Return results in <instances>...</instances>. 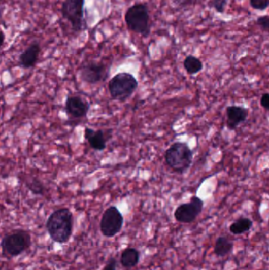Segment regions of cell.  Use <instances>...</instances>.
<instances>
[{"mask_svg":"<svg viewBox=\"0 0 269 270\" xmlns=\"http://www.w3.org/2000/svg\"><path fill=\"white\" fill-rule=\"evenodd\" d=\"M26 187L35 195H43L45 193V186L37 178H32L30 181L26 183Z\"/></svg>","mask_w":269,"mask_h":270,"instance_id":"cell-18","label":"cell"},{"mask_svg":"<svg viewBox=\"0 0 269 270\" xmlns=\"http://www.w3.org/2000/svg\"><path fill=\"white\" fill-rule=\"evenodd\" d=\"M183 66L189 75H197L203 69L201 60L193 55H188L183 62Z\"/></svg>","mask_w":269,"mask_h":270,"instance_id":"cell-17","label":"cell"},{"mask_svg":"<svg viewBox=\"0 0 269 270\" xmlns=\"http://www.w3.org/2000/svg\"><path fill=\"white\" fill-rule=\"evenodd\" d=\"M41 52L39 41H32L18 57V64L21 68L29 69L35 66Z\"/></svg>","mask_w":269,"mask_h":270,"instance_id":"cell-11","label":"cell"},{"mask_svg":"<svg viewBox=\"0 0 269 270\" xmlns=\"http://www.w3.org/2000/svg\"><path fill=\"white\" fill-rule=\"evenodd\" d=\"M90 106L85 99L78 96H71L66 98L65 111L66 115L75 119L85 117L89 112Z\"/></svg>","mask_w":269,"mask_h":270,"instance_id":"cell-10","label":"cell"},{"mask_svg":"<svg viewBox=\"0 0 269 270\" xmlns=\"http://www.w3.org/2000/svg\"><path fill=\"white\" fill-rule=\"evenodd\" d=\"M32 245V237L26 230H14L7 233L1 241L2 252L10 258L18 257L30 248Z\"/></svg>","mask_w":269,"mask_h":270,"instance_id":"cell-4","label":"cell"},{"mask_svg":"<svg viewBox=\"0 0 269 270\" xmlns=\"http://www.w3.org/2000/svg\"><path fill=\"white\" fill-rule=\"evenodd\" d=\"M118 261L115 257H112L107 261L102 270H117Z\"/></svg>","mask_w":269,"mask_h":270,"instance_id":"cell-23","label":"cell"},{"mask_svg":"<svg viewBox=\"0 0 269 270\" xmlns=\"http://www.w3.org/2000/svg\"><path fill=\"white\" fill-rule=\"evenodd\" d=\"M253 227V221L247 217H241L230 224L229 229L233 234L239 235L248 232Z\"/></svg>","mask_w":269,"mask_h":270,"instance_id":"cell-16","label":"cell"},{"mask_svg":"<svg viewBox=\"0 0 269 270\" xmlns=\"http://www.w3.org/2000/svg\"><path fill=\"white\" fill-rule=\"evenodd\" d=\"M85 4V0H63L61 6L62 18L71 24L75 32H82L87 28Z\"/></svg>","mask_w":269,"mask_h":270,"instance_id":"cell-6","label":"cell"},{"mask_svg":"<svg viewBox=\"0 0 269 270\" xmlns=\"http://www.w3.org/2000/svg\"><path fill=\"white\" fill-rule=\"evenodd\" d=\"M204 208L203 200L193 196L189 203L179 205L174 213V217L178 222L182 224H190L197 218Z\"/></svg>","mask_w":269,"mask_h":270,"instance_id":"cell-9","label":"cell"},{"mask_svg":"<svg viewBox=\"0 0 269 270\" xmlns=\"http://www.w3.org/2000/svg\"><path fill=\"white\" fill-rule=\"evenodd\" d=\"M138 87L135 77L127 72L117 74L109 81L108 90L112 99L119 102H126Z\"/></svg>","mask_w":269,"mask_h":270,"instance_id":"cell-5","label":"cell"},{"mask_svg":"<svg viewBox=\"0 0 269 270\" xmlns=\"http://www.w3.org/2000/svg\"><path fill=\"white\" fill-rule=\"evenodd\" d=\"M257 25L262 30L269 32V15L258 17L257 19Z\"/></svg>","mask_w":269,"mask_h":270,"instance_id":"cell-21","label":"cell"},{"mask_svg":"<svg viewBox=\"0 0 269 270\" xmlns=\"http://www.w3.org/2000/svg\"><path fill=\"white\" fill-rule=\"evenodd\" d=\"M228 0H210L209 7H212L216 12L223 13L227 7Z\"/></svg>","mask_w":269,"mask_h":270,"instance_id":"cell-19","label":"cell"},{"mask_svg":"<svg viewBox=\"0 0 269 270\" xmlns=\"http://www.w3.org/2000/svg\"><path fill=\"white\" fill-rule=\"evenodd\" d=\"M234 244L226 237H220L215 243L214 253L219 258L228 255L233 251Z\"/></svg>","mask_w":269,"mask_h":270,"instance_id":"cell-15","label":"cell"},{"mask_svg":"<svg viewBox=\"0 0 269 270\" xmlns=\"http://www.w3.org/2000/svg\"><path fill=\"white\" fill-rule=\"evenodd\" d=\"M166 164L176 173H183L193 163V153L185 142H175L166 149L164 155Z\"/></svg>","mask_w":269,"mask_h":270,"instance_id":"cell-3","label":"cell"},{"mask_svg":"<svg viewBox=\"0 0 269 270\" xmlns=\"http://www.w3.org/2000/svg\"><path fill=\"white\" fill-rule=\"evenodd\" d=\"M85 139L94 150L103 151L106 149L107 139L102 130H95L90 127H85Z\"/></svg>","mask_w":269,"mask_h":270,"instance_id":"cell-13","label":"cell"},{"mask_svg":"<svg viewBox=\"0 0 269 270\" xmlns=\"http://www.w3.org/2000/svg\"><path fill=\"white\" fill-rule=\"evenodd\" d=\"M124 21L129 31L145 38L150 35V14L146 3H136L130 6L125 13Z\"/></svg>","mask_w":269,"mask_h":270,"instance_id":"cell-2","label":"cell"},{"mask_svg":"<svg viewBox=\"0 0 269 270\" xmlns=\"http://www.w3.org/2000/svg\"><path fill=\"white\" fill-rule=\"evenodd\" d=\"M260 105L269 112V93H264L260 98Z\"/></svg>","mask_w":269,"mask_h":270,"instance_id":"cell-24","label":"cell"},{"mask_svg":"<svg viewBox=\"0 0 269 270\" xmlns=\"http://www.w3.org/2000/svg\"><path fill=\"white\" fill-rule=\"evenodd\" d=\"M140 251L134 247L125 248L121 253L120 263L122 267L132 268L137 266L140 261Z\"/></svg>","mask_w":269,"mask_h":270,"instance_id":"cell-14","label":"cell"},{"mask_svg":"<svg viewBox=\"0 0 269 270\" xmlns=\"http://www.w3.org/2000/svg\"><path fill=\"white\" fill-rule=\"evenodd\" d=\"M250 4L253 9L264 11L269 7V0H250Z\"/></svg>","mask_w":269,"mask_h":270,"instance_id":"cell-20","label":"cell"},{"mask_svg":"<svg viewBox=\"0 0 269 270\" xmlns=\"http://www.w3.org/2000/svg\"><path fill=\"white\" fill-rule=\"evenodd\" d=\"M226 112L227 116V126L230 130H236L239 125L244 123L249 116L248 109L237 105L227 107Z\"/></svg>","mask_w":269,"mask_h":270,"instance_id":"cell-12","label":"cell"},{"mask_svg":"<svg viewBox=\"0 0 269 270\" xmlns=\"http://www.w3.org/2000/svg\"><path fill=\"white\" fill-rule=\"evenodd\" d=\"M46 229L50 238L55 243L66 244L72 237L74 229V216L68 208L55 210L48 217Z\"/></svg>","mask_w":269,"mask_h":270,"instance_id":"cell-1","label":"cell"},{"mask_svg":"<svg viewBox=\"0 0 269 270\" xmlns=\"http://www.w3.org/2000/svg\"><path fill=\"white\" fill-rule=\"evenodd\" d=\"M110 74V66L101 62H86L79 71L80 78L85 83L95 85L106 80Z\"/></svg>","mask_w":269,"mask_h":270,"instance_id":"cell-8","label":"cell"},{"mask_svg":"<svg viewBox=\"0 0 269 270\" xmlns=\"http://www.w3.org/2000/svg\"><path fill=\"white\" fill-rule=\"evenodd\" d=\"M124 218L116 206L108 207L101 217L99 229L104 237L112 238L117 235L123 227Z\"/></svg>","mask_w":269,"mask_h":270,"instance_id":"cell-7","label":"cell"},{"mask_svg":"<svg viewBox=\"0 0 269 270\" xmlns=\"http://www.w3.org/2000/svg\"><path fill=\"white\" fill-rule=\"evenodd\" d=\"M197 0H173V3L176 7L184 8L189 6L194 5Z\"/></svg>","mask_w":269,"mask_h":270,"instance_id":"cell-22","label":"cell"}]
</instances>
